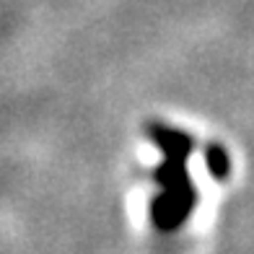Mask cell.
<instances>
[{"instance_id":"6da1fadb","label":"cell","mask_w":254,"mask_h":254,"mask_svg":"<svg viewBox=\"0 0 254 254\" xmlns=\"http://www.w3.org/2000/svg\"><path fill=\"white\" fill-rule=\"evenodd\" d=\"M153 140L166 151V161L156 169V182L164 187V194H158L153 200L151 218L156 228L174 231L187 221V215L197 202L187 166H184V161L192 151V140L184 132H174V130H166V127H156Z\"/></svg>"},{"instance_id":"7a4b0ae2","label":"cell","mask_w":254,"mask_h":254,"mask_svg":"<svg viewBox=\"0 0 254 254\" xmlns=\"http://www.w3.org/2000/svg\"><path fill=\"white\" fill-rule=\"evenodd\" d=\"M207 164H210L213 177L223 179L228 174V158H226V153L221 151V148H210V153H207Z\"/></svg>"}]
</instances>
